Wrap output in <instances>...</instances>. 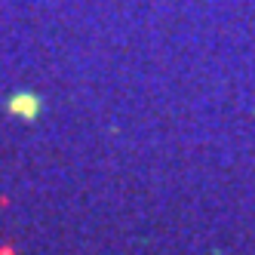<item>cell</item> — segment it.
<instances>
[{"label": "cell", "instance_id": "obj_1", "mask_svg": "<svg viewBox=\"0 0 255 255\" xmlns=\"http://www.w3.org/2000/svg\"><path fill=\"white\" fill-rule=\"evenodd\" d=\"M37 108H40V102H37V96H31V93H19V96L9 99V111L12 114L34 117V114H37Z\"/></svg>", "mask_w": 255, "mask_h": 255}]
</instances>
